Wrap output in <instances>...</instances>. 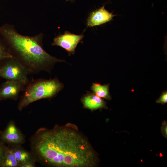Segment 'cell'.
Wrapping results in <instances>:
<instances>
[{
  "instance_id": "6da1fadb",
  "label": "cell",
  "mask_w": 167,
  "mask_h": 167,
  "mask_svg": "<svg viewBox=\"0 0 167 167\" xmlns=\"http://www.w3.org/2000/svg\"><path fill=\"white\" fill-rule=\"evenodd\" d=\"M36 162L53 167H93L96 154L87 139L74 130L56 126L37 129L29 139Z\"/></svg>"
},
{
  "instance_id": "7a4b0ae2",
  "label": "cell",
  "mask_w": 167,
  "mask_h": 167,
  "mask_svg": "<svg viewBox=\"0 0 167 167\" xmlns=\"http://www.w3.org/2000/svg\"><path fill=\"white\" fill-rule=\"evenodd\" d=\"M0 35L13 57L29 74H38L43 71L49 72L56 63L64 62L51 56L44 50L42 33L32 36L23 35L13 25L6 24L0 26Z\"/></svg>"
},
{
  "instance_id": "3957f363",
  "label": "cell",
  "mask_w": 167,
  "mask_h": 167,
  "mask_svg": "<svg viewBox=\"0 0 167 167\" xmlns=\"http://www.w3.org/2000/svg\"><path fill=\"white\" fill-rule=\"evenodd\" d=\"M63 88V84L56 77L46 79H32L26 85L18 105L21 111L30 104L37 100L55 96Z\"/></svg>"
},
{
  "instance_id": "277c9868",
  "label": "cell",
  "mask_w": 167,
  "mask_h": 167,
  "mask_svg": "<svg viewBox=\"0 0 167 167\" xmlns=\"http://www.w3.org/2000/svg\"><path fill=\"white\" fill-rule=\"evenodd\" d=\"M29 73L16 59L10 58L0 60V77L7 80L22 82L27 85L29 82Z\"/></svg>"
},
{
  "instance_id": "5b68a950",
  "label": "cell",
  "mask_w": 167,
  "mask_h": 167,
  "mask_svg": "<svg viewBox=\"0 0 167 167\" xmlns=\"http://www.w3.org/2000/svg\"><path fill=\"white\" fill-rule=\"evenodd\" d=\"M0 140L9 145H21L25 142L24 135L12 120L9 122L3 131H1Z\"/></svg>"
},
{
  "instance_id": "8992f818",
  "label": "cell",
  "mask_w": 167,
  "mask_h": 167,
  "mask_svg": "<svg viewBox=\"0 0 167 167\" xmlns=\"http://www.w3.org/2000/svg\"><path fill=\"white\" fill-rule=\"evenodd\" d=\"M84 37L82 34L77 35L66 31L63 34H60L54 38L52 45L61 47L69 54H74L77 45Z\"/></svg>"
},
{
  "instance_id": "52a82bcc",
  "label": "cell",
  "mask_w": 167,
  "mask_h": 167,
  "mask_svg": "<svg viewBox=\"0 0 167 167\" xmlns=\"http://www.w3.org/2000/svg\"><path fill=\"white\" fill-rule=\"evenodd\" d=\"M26 85L21 81L7 80L0 87V101L8 99L17 100L19 93L24 90Z\"/></svg>"
},
{
  "instance_id": "ba28073f",
  "label": "cell",
  "mask_w": 167,
  "mask_h": 167,
  "mask_svg": "<svg viewBox=\"0 0 167 167\" xmlns=\"http://www.w3.org/2000/svg\"><path fill=\"white\" fill-rule=\"evenodd\" d=\"M114 16L106 10L103 6L90 13L87 19V27H92L105 24L111 20Z\"/></svg>"
},
{
  "instance_id": "9c48e42d",
  "label": "cell",
  "mask_w": 167,
  "mask_h": 167,
  "mask_svg": "<svg viewBox=\"0 0 167 167\" xmlns=\"http://www.w3.org/2000/svg\"><path fill=\"white\" fill-rule=\"evenodd\" d=\"M8 145L10 147L15 156L19 163V165L28 162H36L35 158L31 152H29L25 149L21 147V145Z\"/></svg>"
},
{
  "instance_id": "30bf717a",
  "label": "cell",
  "mask_w": 167,
  "mask_h": 167,
  "mask_svg": "<svg viewBox=\"0 0 167 167\" xmlns=\"http://www.w3.org/2000/svg\"><path fill=\"white\" fill-rule=\"evenodd\" d=\"M82 101L85 108L91 110L97 109L105 106L102 99L94 93H88L84 96Z\"/></svg>"
},
{
  "instance_id": "8fae6325",
  "label": "cell",
  "mask_w": 167,
  "mask_h": 167,
  "mask_svg": "<svg viewBox=\"0 0 167 167\" xmlns=\"http://www.w3.org/2000/svg\"><path fill=\"white\" fill-rule=\"evenodd\" d=\"M109 87L108 85H101L98 83H93L91 88L94 93L98 96L109 99L110 97Z\"/></svg>"
},
{
  "instance_id": "7c38bea8",
  "label": "cell",
  "mask_w": 167,
  "mask_h": 167,
  "mask_svg": "<svg viewBox=\"0 0 167 167\" xmlns=\"http://www.w3.org/2000/svg\"><path fill=\"white\" fill-rule=\"evenodd\" d=\"M19 163L15 156L9 145L7 148L2 167H18Z\"/></svg>"
},
{
  "instance_id": "4fadbf2b",
  "label": "cell",
  "mask_w": 167,
  "mask_h": 167,
  "mask_svg": "<svg viewBox=\"0 0 167 167\" xmlns=\"http://www.w3.org/2000/svg\"><path fill=\"white\" fill-rule=\"evenodd\" d=\"M10 58L13 57L10 52L6 43L1 36L0 37V60Z\"/></svg>"
},
{
  "instance_id": "5bb4252c",
  "label": "cell",
  "mask_w": 167,
  "mask_h": 167,
  "mask_svg": "<svg viewBox=\"0 0 167 167\" xmlns=\"http://www.w3.org/2000/svg\"><path fill=\"white\" fill-rule=\"evenodd\" d=\"M7 148L4 143L0 141V167H2L5 158Z\"/></svg>"
},
{
  "instance_id": "9a60e30c",
  "label": "cell",
  "mask_w": 167,
  "mask_h": 167,
  "mask_svg": "<svg viewBox=\"0 0 167 167\" xmlns=\"http://www.w3.org/2000/svg\"><path fill=\"white\" fill-rule=\"evenodd\" d=\"M158 103H165L167 102V92H165L161 95L160 97L156 101Z\"/></svg>"
},
{
  "instance_id": "2e32d148",
  "label": "cell",
  "mask_w": 167,
  "mask_h": 167,
  "mask_svg": "<svg viewBox=\"0 0 167 167\" xmlns=\"http://www.w3.org/2000/svg\"><path fill=\"white\" fill-rule=\"evenodd\" d=\"M35 161L28 162L20 164L19 167H35L36 166Z\"/></svg>"
},
{
  "instance_id": "e0dca14e",
  "label": "cell",
  "mask_w": 167,
  "mask_h": 167,
  "mask_svg": "<svg viewBox=\"0 0 167 167\" xmlns=\"http://www.w3.org/2000/svg\"><path fill=\"white\" fill-rule=\"evenodd\" d=\"M167 124L164 123L162 124V126L161 128L162 133L165 136H167Z\"/></svg>"
},
{
  "instance_id": "ac0fdd59",
  "label": "cell",
  "mask_w": 167,
  "mask_h": 167,
  "mask_svg": "<svg viewBox=\"0 0 167 167\" xmlns=\"http://www.w3.org/2000/svg\"><path fill=\"white\" fill-rule=\"evenodd\" d=\"M75 0H66V1H71V2H72V1H74Z\"/></svg>"
},
{
  "instance_id": "d6986e66",
  "label": "cell",
  "mask_w": 167,
  "mask_h": 167,
  "mask_svg": "<svg viewBox=\"0 0 167 167\" xmlns=\"http://www.w3.org/2000/svg\"><path fill=\"white\" fill-rule=\"evenodd\" d=\"M1 131H0V133Z\"/></svg>"
}]
</instances>
